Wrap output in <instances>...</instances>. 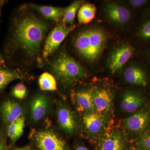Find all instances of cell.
I'll return each instance as SVG.
<instances>
[{
	"label": "cell",
	"mask_w": 150,
	"mask_h": 150,
	"mask_svg": "<svg viewBox=\"0 0 150 150\" xmlns=\"http://www.w3.org/2000/svg\"><path fill=\"white\" fill-rule=\"evenodd\" d=\"M48 28L46 22L33 14L15 16L4 45L6 58L11 62L18 53H23L29 59L36 57Z\"/></svg>",
	"instance_id": "6da1fadb"
},
{
	"label": "cell",
	"mask_w": 150,
	"mask_h": 150,
	"mask_svg": "<svg viewBox=\"0 0 150 150\" xmlns=\"http://www.w3.org/2000/svg\"><path fill=\"white\" fill-rule=\"evenodd\" d=\"M51 72L62 85L69 86L82 80L87 73L66 51H61L51 64Z\"/></svg>",
	"instance_id": "7a4b0ae2"
},
{
	"label": "cell",
	"mask_w": 150,
	"mask_h": 150,
	"mask_svg": "<svg viewBox=\"0 0 150 150\" xmlns=\"http://www.w3.org/2000/svg\"><path fill=\"white\" fill-rule=\"evenodd\" d=\"M91 89L95 112L110 116L113 109V90L103 83L95 85Z\"/></svg>",
	"instance_id": "3957f363"
},
{
	"label": "cell",
	"mask_w": 150,
	"mask_h": 150,
	"mask_svg": "<svg viewBox=\"0 0 150 150\" xmlns=\"http://www.w3.org/2000/svg\"><path fill=\"white\" fill-rule=\"evenodd\" d=\"M88 30V51L86 60L93 62L99 58L105 48L107 35L100 28H91Z\"/></svg>",
	"instance_id": "277c9868"
},
{
	"label": "cell",
	"mask_w": 150,
	"mask_h": 150,
	"mask_svg": "<svg viewBox=\"0 0 150 150\" xmlns=\"http://www.w3.org/2000/svg\"><path fill=\"white\" fill-rule=\"evenodd\" d=\"M82 121L86 131L91 136L99 137L107 130L110 122V116L93 112L83 113Z\"/></svg>",
	"instance_id": "5b68a950"
},
{
	"label": "cell",
	"mask_w": 150,
	"mask_h": 150,
	"mask_svg": "<svg viewBox=\"0 0 150 150\" xmlns=\"http://www.w3.org/2000/svg\"><path fill=\"white\" fill-rule=\"evenodd\" d=\"M76 26L74 25H67L63 23L56 25L46 39L43 51V57L46 58L53 54Z\"/></svg>",
	"instance_id": "8992f818"
},
{
	"label": "cell",
	"mask_w": 150,
	"mask_h": 150,
	"mask_svg": "<svg viewBox=\"0 0 150 150\" xmlns=\"http://www.w3.org/2000/svg\"><path fill=\"white\" fill-rule=\"evenodd\" d=\"M150 123L149 112L146 109H143L123 119L122 127L127 134H141L148 129Z\"/></svg>",
	"instance_id": "52a82bcc"
},
{
	"label": "cell",
	"mask_w": 150,
	"mask_h": 150,
	"mask_svg": "<svg viewBox=\"0 0 150 150\" xmlns=\"http://www.w3.org/2000/svg\"><path fill=\"white\" fill-rule=\"evenodd\" d=\"M34 141L39 150H69L64 140L51 130L38 131Z\"/></svg>",
	"instance_id": "ba28073f"
},
{
	"label": "cell",
	"mask_w": 150,
	"mask_h": 150,
	"mask_svg": "<svg viewBox=\"0 0 150 150\" xmlns=\"http://www.w3.org/2000/svg\"><path fill=\"white\" fill-rule=\"evenodd\" d=\"M134 50V47L129 43L123 44L113 50L108 62L109 69L112 74L122 69L133 55Z\"/></svg>",
	"instance_id": "9c48e42d"
},
{
	"label": "cell",
	"mask_w": 150,
	"mask_h": 150,
	"mask_svg": "<svg viewBox=\"0 0 150 150\" xmlns=\"http://www.w3.org/2000/svg\"><path fill=\"white\" fill-rule=\"evenodd\" d=\"M126 142L123 135L116 130L106 131L100 139L96 150H126Z\"/></svg>",
	"instance_id": "30bf717a"
},
{
	"label": "cell",
	"mask_w": 150,
	"mask_h": 150,
	"mask_svg": "<svg viewBox=\"0 0 150 150\" xmlns=\"http://www.w3.org/2000/svg\"><path fill=\"white\" fill-rule=\"evenodd\" d=\"M56 114L58 124L65 133L71 135L76 132L78 126L77 119L72 110L66 105H60Z\"/></svg>",
	"instance_id": "8fae6325"
},
{
	"label": "cell",
	"mask_w": 150,
	"mask_h": 150,
	"mask_svg": "<svg viewBox=\"0 0 150 150\" xmlns=\"http://www.w3.org/2000/svg\"><path fill=\"white\" fill-rule=\"evenodd\" d=\"M0 115L6 127L23 115L22 107L13 99H6L0 105Z\"/></svg>",
	"instance_id": "7c38bea8"
},
{
	"label": "cell",
	"mask_w": 150,
	"mask_h": 150,
	"mask_svg": "<svg viewBox=\"0 0 150 150\" xmlns=\"http://www.w3.org/2000/svg\"><path fill=\"white\" fill-rule=\"evenodd\" d=\"M71 98L79 112L84 113L95 111L91 88L81 89L73 91Z\"/></svg>",
	"instance_id": "4fadbf2b"
},
{
	"label": "cell",
	"mask_w": 150,
	"mask_h": 150,
	"mask_svg": "<svg viewBox=\"0 0 150 150\" xmlns=\"http://www.w3.org/2000/svg\"><path fill=\"white\" fill-rule=\"evenodd\" d=\"M48 107V100L45 95L38 94L30 101V115L31 120L38 122L46 115Z\"/></svg>",
	"instance_id": "5bb4252c"
},
{
	"label": "cell",
	"mask_w": 150,
	"mask_h": 150,
	"mask_svg": "<svg viewBox=\"0 0 150 150\" xmlns=\"http://www.w3.org/2000/svg\"><path fill=\"white\" fill-rule=\"evenodd\" d=\"M145 103V99L139 94L133 91H126L122 97L121 106L124 112L134 113L142 107Z\"/></svg>",
	"instance_id": "9a60e30c"
},
{
	"label": "cell",
	"mask_w": 150,
	"mask_h": 150,
	"mask_svg": "<svg viewBox=\"0 0 150 150\" xmlns=\"http://www.w3.org/2000/svg\"><path fill=\"white\" fill-rule=\"evenodd\" d=\"M105 11L108 18L118 24L126 23L131 17L130 11L126 8L115 3H108Z\"/></svg>",
	"instance_id": "2e32d148"
},
{
	"label": "cell",
	"mask_w": 150,
	"mask_h": 150,
	"mask_svg": "<svg viewBox=\"0 0 150 150\" xmlns=\"http://www.w3.org/2000/svg\"><path fill=\"white\" fill-rule=\"evenodd\" d=\"M123 76L126 81L132 84L145 86L147 84L144 71L138 67H128L124 71Z\"/></svg>",
	"instance_id": "e0dca14e"
},
{
	"label": "cell",
	"mask_w": 150,
	"mask_h": 150,
	"mask_svg": "<svg viewBox=\"0 0 150 150\" xmlns=\"http://www.w3.org/2000/svg\"><path fill=\"white\" fill-rule=\"evenodd\" d=\"M32 8L39 12L43 16L53 21L58 22L63 18L66 8L49 6L31 4Z\"/></svg>",
	"instance_id": "ac0fdd59"
},
{
	"label": "cell",
	"mask_w": 150,
	"mask_h": 150,
	"mask_svg": "<svg viewBox=\"0 0 150 150\" xmlns=\"http://www.w3.org/2000/svg\"><path fill=\"white\" fill-rule=\"evenodd\" d=\"M0 65V92L10 83L17 79H22L23 75L18 70Z\"/></svg>",
	"instance_id": "d6986e66"
},
{
	"label": "cell",
	"mask_w": 150,
	"mask_h": 150,
	"mask_svg": "<svg viewBox=\"0 0 150 150\" xmlns=\"http://www.w3.org/2000/svg\"><path fill=\"white\" fill-rule=\"evenodd\" d=\"M25 118L22 115L6 127V135L13 144H15L23 133Z\"/></svg>",
	"instance_id": "ffe728a7"
},
{
	"label": "cell",
	"mask_w": 150,
	"mask_h": 150,
	"mask_svg": "<svg viewBox=\"0 0 150 150\" xmlns=\"http://www.w3.org/2000/svg\"><path fill=\"white\" fill-rule=\"evenodd\" d=\"M96 9L93 4H83L78 11V18L79 23L86 24L91 21L95 16Z\"/></svg>",
	"instance_id": "44dd1931"
},
{
	"label": "cell",
	"mask_w": 150,
	"mask_h": 150,
	"mask_svg": "<svg viewBox=\"0 0 150 150\" xmlns=\"http://www.w3.org/2000/svg\"><path fill=\"white\" fill-rule=\"evenodd\" d=\"M83 4V1H75L66 8L62 18L63 23L67 25H73L77 12Z\"/></svg>",
	"instance_id": "7402d4cb"
},
{
	"label": "cell",
	"mask_w": 150,
	"mask_h": 150,
	"mask_svg": "<svg viewBox=\"0 0 150 150\" xmlns=\"http://www.w3.org/2000/svg\"><path fill=\"white\" fill-rule=\"evenodd\" d=\"M40 87L45 91H54L57 90V83L54 76L48 73H44L39 79Z\"/></svg>",
	"instance_id": "603a6c76"
},
{
	"label": "cell",
	"mask_w": 150,
	"mask_h": 150,
	"mask_svg": "<svg viewBox=\"0 0 150 150\" xmlns=\"http://www.w3.org/2000/svg\"><path fill=\"white\" fill-rule=\"evenodd\" d=\"M136 146L139 150H150V133L143 134L140 136Z\"/></svg>",
	"instance_id": "cb8c5ba5"
},
{
	"label": "cell",
	"mask_w": 150,
	"mask_h": 150,
	"mask_svg": "<svg viewBox=\"0 0 150 150\" xmlns=\"http://www.w3.org/2000/svg\"><path fill=\"white\" fill-rule=\"evenodd\" d=\"M26 88L24 85L19 83L12 89L11 95L12 96L19 99H23L26 96Z\"/></svg>",
	"instance_id": "d4e9b609"
},
{
	"label": "cell",
	"mask_w": 150,
	"mask_h": 150,
	"mask_svg": "<svg viewBox=\"0 0 150 150\" xmlns=\"http://www.w3.org/2000/svg\"><path fill=\"white\" fill-rule=\"evenodd\" d=\"M139 34L140 37L144 39L150 38V21L143 25L140 29Z\"/></svg>",
	"instance_id": "484cf974"
},
{
	"label": "cell",
	"mask_w": 150,
	"mask_h": 150,
	"mask_svg": "<svg viewBox=\"0 0 150 150\" xmlns=\"http://www.w3.org/2000/svg\"><path fill=\"white\" fill-rule=\"evenodd\" d=\"M5 135L0 131V150H8V147L7 144Z\"/></svg>",
	"instance_id": "4316f807"
},
{
	"label": "cell",
	"mask_w": 150,
	"mask_h": 150,
	"mask_svg": "<svg viewBox=\"0 0 150 150\" xmlns=\"http://www.w3.org/2000/svg\"><path fill=\"white\" fill-rule=\"evenodd\" d=\"M147 1L145 0H131L129 1L131 6L135 7H139L144 4Z\"/></svg>",
	"instance_id": "83f0119b"
},
{
	"label": "cell",
	"mask_w": 150,
	"mask_h": 150,
	"mask_svg": "<svg viewBox=\"0 0 150 150\" xmlns=\"http://www.w3.org/2000/svg\"><path fill=\"white\" fill-rule=\"evenodd\" d=\"M12 150H32L29 146L23 147L21 148H16Z\"/></svg>",
	"instance_id": "f1b7e54d"
},
{
	"label": "cell",
	"mask_w": 150,
	"mask_h": 150,
	"mask_svg": "<svg viewBox=\"0 0 150 150\" xmlns=\"http://www.w3.org/2000/svg\"><path fill=\"white\" fill-rule=\"evenodd\" d=\"M5 3V1L0 0V16H1V13L2 8Z\"/></svg>",
	"instance_id": "f546056e"
},
{
	"label": "cell",
	"mask_w": 150,
	"mask_h": 150,
	"mask_svg": "<svg viewBox=\"0 0 150 150\" xmlns=\"http://www.w3.org/2000/svg\"><path fill=\"white\" fill-rule=\"evenodd\" d=\"M76 150H88L85 147L83 146H79L77 147L76 149Z\"/></svg>",
	"instance_id": "4dcf8cb0"
},
{
	"label": "cell",
	"mask_w": 150,
	"mask_h": 150,
	"mask_svg": "<svg viewBox=\"0 0 150 150\" xmlns=\"http://www.w3.org/2000/svg\"><path fill=\"white\" fill-rule=\"evenodd\" d=\"M3 61L2 60L1 58V56H0V65H1L2 64Z\"/></svg>",
	"instance_id": "1f68e13d"
},
{
	"label": "cell",
	"mask_w": 150,
	"mask_h": 150,
	"mask_svg": "<svg viewBox=\"0 0 150 150\" xmlns=\"http://www.w3.org/2000/svg\"><path fill=\"white\" fill-rule=\"evenodd\" d=\"M149 59H150V54H149Z\"/></svg>",
	"instance_id": "d6a6232c"
}]
</instances>
